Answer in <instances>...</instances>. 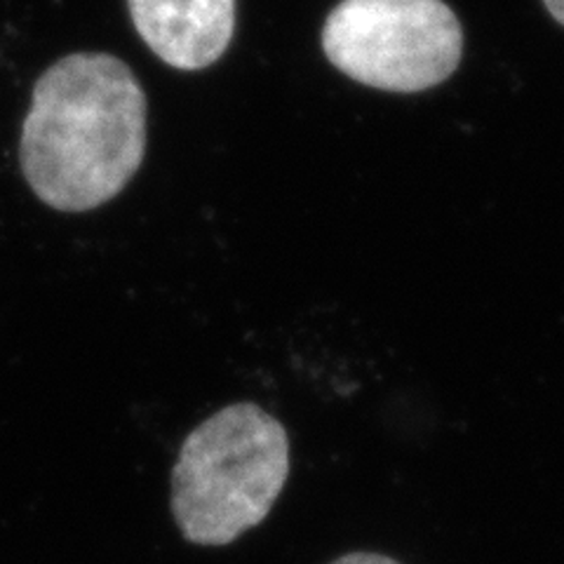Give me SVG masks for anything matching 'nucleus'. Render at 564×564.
I'll return each mask as SVG.
<instances>
[{
    "label": "nucleus",
    "mask_w": 564,
    "mask_h": 564,
    "mask_svg": "<svg viewBox=\"0 0 564 564\" xmlns=\"http://www.w3.org/2000/svg\"><path fill=\"white\" fill-rule=\"evenodd\" d=\"M329 564H402V562L388 557V555H381V553L358 551V553H346Z\"/></svg>",
    "instance_id": "39448f33"
},
{
    "label": "nucleus",
    "mask_w": 564,
    "mask_h": 564,
    "mask_svg": "<svg viewBox=\"0 0 564 564\" xmlns=\"http://www.w3.org/2000/svg\"><path fill=\"white\" fill-rule=\"evenodd\" d=\"M323 50L362 85L421 93L454 74L464 31L443 0H341L325 22Z\"/></svg>",
    "instance_id": "7ed1b4c3"
},
{
    "label": "nucleus",
    "mask_w": 564,
    "mask_h": 564,
    "mask_svg": "<svg viewBox=\"0 0 564 564\" xmlns=\"http://www.w3.org/2000/svg\"><path fill=\"white\" fill-rule=\"evenodd\" d=\"M290 478V437L254 402L207 416L172 468V518L193 545L219 549L269 518Z\"/></svg>",
    "instance_id": "f03ea898"
},
{
    "label": "nucleus",
    "mask_w": 564,
    "mask_h": 564,
    "mask_svg": "<svg viewBox=\"0 0 564 564\" xmlns=\"http://www.w3.org/2000/svg\"><path fill=\"white\" fill-rule=\"evenodd\" d=\"M543 6L564 26V0H543Z\"/></svg>",
    "instance_id": "423d86ee"
},
{
    "label": "nucleus",
    "mask_w": 564,
    "mask_h": 564,
    "mask_svg": "<svg viewBox=\"0 0 564 564\" xmlns=\"http://www.w3.org/2000/svg\"><path fill=\"white\" fill-rule=\"evenodd\" d=\"M147 144L149 101L132 68L106 52H76L33 85L20 165L43 205L80 215L128 188Z\"/></svg>",
    "instance_id": "f257e3e1"
},
{
    "label": "nucleus",
    "mask_w": 564,
    "mask_h": 564,
    "mask_svg": "<svg viewBox=\"0 0 564 564\" xmlns=\"http://www.w3.org/2000/svg\"><path fill=\"white\" fill-rule=\"evenodd\" d=\"M128 8L139 39L176 70L217 64L236 33V0H128Z\"/></svg>",
    "instance_id": "20e7f679"
}]
</instances>
